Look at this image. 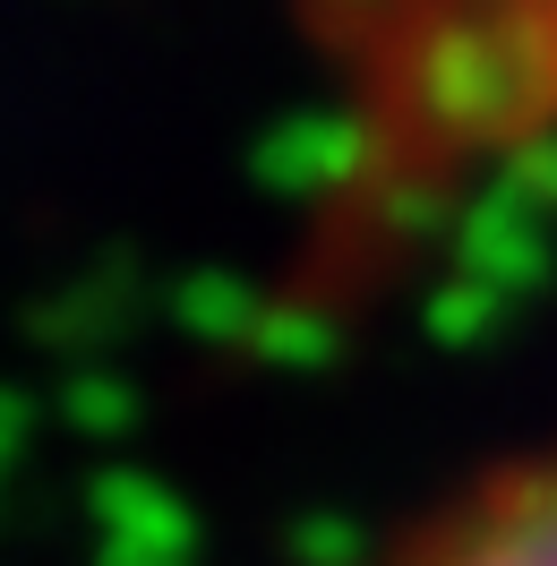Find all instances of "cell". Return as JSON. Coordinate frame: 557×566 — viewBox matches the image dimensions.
Segmentation results:
<instances>
[{
    "mask_svg": "<svg viewBox=\"0 0 557 566\" xmlns=\"http://www.w3.org/2000/svg\"><path fill=\"white\" fill-rule=\"evenodd\" d=\"M386 566H557V438L446 497Z\"/></svg>",
    "mask_w": 557,
    "mask_h": 566,
    "instance_id": "1",
    "label": "cell"
}]
</instances>
